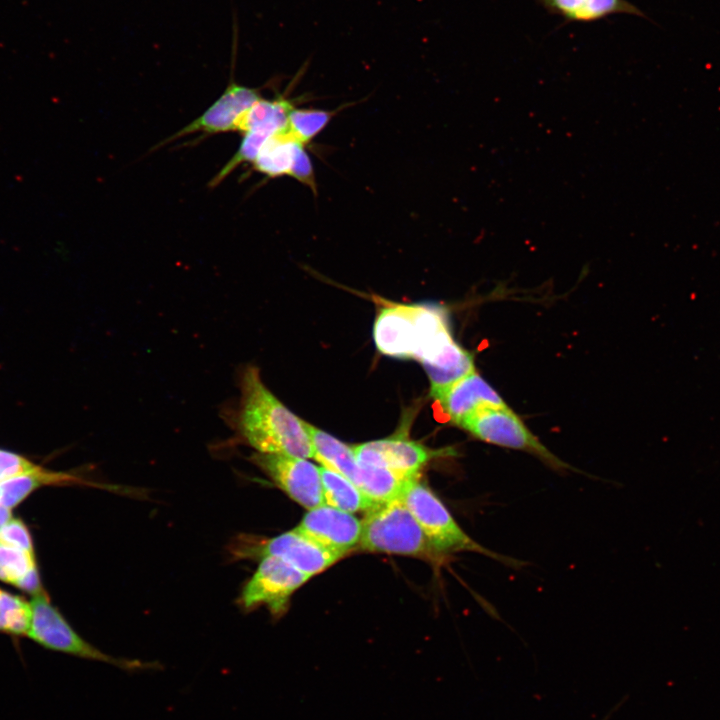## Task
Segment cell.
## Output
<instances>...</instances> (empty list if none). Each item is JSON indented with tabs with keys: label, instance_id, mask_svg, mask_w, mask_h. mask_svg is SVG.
<instances>
[{
	"label": "cell",
	"instance_id": "1",
	"mask_svg": "<svg viewBox=\"0 0 720 720\" xmlns=\"http://www.w3.org/2000/svg\"><path fill=\"white\" fill-rule=\"evenodd\" d=\"M240 392L235 426L243 441L258 453L314 458L304 421L265 386L257 367L242 370Z\"/></svg>",
	"mask_w": 720,
	"mask_h": 720
},
{
	"label": "cell",
	"instance_id": "2",
	"mask_svg": "<svg viewBox=\"0 0 720 720\" xmlns=\"http://www.w3.org/2000/svg\"><path fill=\"white\" fill-rule=\"evenodd\" d=\"M400 498L414 516L433 549L446 561L452 554L472 552L512 568H521L526 564L490 550L470 537L420 477L407 483Z\"/></svg>",
	"mask_w": 720,
	"mask_h": 720
},
{
	"label": "cell",
	"instance_id": "3",
	"mask_svg": "<svg viewBox=\"0 0 720 720\" xmlns=\"http://www.w3.org/2000/svg\"><path fill=\"white\" fill-rule=\"evenodd\" d=\"M358 549L424 559L433 564L446 560L431 546L401 498L380 504L365 513Z\"/></svg>",
	"mask_w": 720,
	"mask_h": 720
},
{
	"label": "cell",
	"instance_id": "4",
	"mask_svg": "<svg viewBox=\"0 0 720 720\" xmlns=\"http://www.w3.org/2000/svg\"><path fill=\"white\" fill-rule=\"evenodd\" d=\"M27 636L41 646L79 658L105 662L126 671L159 669L158 662L113 657L83 639L50 603L44 590L33 595Z\"/></svg>",
	"mask_w": 720,
	"mask_h": 720
},
{
	"label": "cell",
	"instance_id": "5",
	"mask_svg": "<svg viewBox=\"0 0 720 720\" xmlns=\"http://www.w3.org/2000/svg\"><path fill=\"white\" fill-rule=\"evenodd\" d=\"M228 550L234 559L239 560L275 557L311 577L325 571L343 558L296 528L272 538L239 535L232 540Z\"/></svg>",
	"mask_w": 720,
	"mask_h": 720
},
{
	"label": "cell",
	"instance_id": "6",
	"mask_svg": "<svg viewBox=\"0 0 720 720\" xmlns=\"http://www.w3.org/2000/svg\"><path fill=\"white\" fill-rule=\"evenodd\" d=\"M459 427L485 443L532 454L554 470H575L542 444L506 404L483 408Z\"/></svg>",
	"mask_w": 720,
	"mask_h": 720
},
{
	"label": "cell",
	"instance_id": "7",
	"mask_svg": "<svg viewBox=\"0 0 720 720\" xmlns=\"http://www.w3.org/2000/svg\"><path fill=\"white\" fill-rule=\"evenodd\" d=\"M254 574L241 589L238 602L245 611L266 607L274 617L283 615L291 596L311 576L275 557L261 558Z\"/></svg>",
	"mask_w": 720,
	"mask_h": 720
},
{
	"label": "cell",
	"instance_id": "8",
	"mask_svg": "<svg viewBox=\"0 0 720 720\" xmlns=\"http://www.w3.org/2000/svg\"><path fill=\"white\" fill-rule=\"evenodd\" d=\"M251 461L291 499L307 510L325 504L319 467L307 459L256 452Z\"/></svg>",
	"mask_w": 720,
	"mask_h": 720
},
{
	"label": "cell",
	"instance_id": "9",
	"mask_svg": "<svg viewBox=\"0 0 720 720\" xmlns=\"http://www.w3.org/2000/svg\"><path fill=\"white\" fill-rule=\"evenodd\" d=\"M352 450L360 465L387 468L409 478L420 477L421 470L431 460L449 452L430 449L401 436L356 444Z\"/></svg>",
	"mask_w": 720,
	"mask_h": 720
},
{
	"label": "cell",
	"instance_id": "10",
	"mask_svg": "<svg viewBox=\"0 0 720 720\" xmlns=\"http://www.w3.org/2000/svg\"><path fill=\"white\" fill-rule=\"evenodd\" d=\"M295 528L344 557L358 548L362 525L352 513L323 504L308 510Z\"/></svg>",
	"mask_w": 720,
	"mask_h": 720
},
{
	"label": "cell",
	"instance_id": "11",
	"mask_svg": "<svg viewBox=\"0 0 720 720\" xmlns=\"http://www.w3.org/2000/svg\"><path fill=\"white\" fill-rule=\"evenodd\" d=\"M431 395L447 420L457 426L483 408L506 404L475 370Z\"/></svg>",
	"mask_w": 720,
	"mask_h": 720
},
{
	"label": "cell",
	"instance_id": "12",
	"mask_svg": "<svg viewBox=\"0 0 720 720\" xmlns=\"http://www.w3.org/2000/svg\"><path fill=\"white\" fill-rule=\"evenodd\" d=\"M416 304H389L378 313L373 329L379 352L395 358L414 359L416 347Z\"/></svg>",
	"mask_w": 720,
	"mask_h": 720
},
{
	"label": "cell",
	"instance_id": "13",
	"mask_svg": "<svg viewBox=\"0 0 720 720\" xmlns=\"http://www.w3.org/2000/svg\"><path fill=\"white\" fill-rule=\"evenodd\" d=\"M260 98L256 89L230 83L220 98L200 117L167 138L163 144L199 131L206 134L233 131L237 117Z\"/></svg>",
	"mask_w": 720,
	"mask_h": 720
},
{
	"label": "cell",
	"instance_id": "14",
	"mask_svg": "<svg viewBox=\"0 0 720 720\" xmlns=\"http://www.w3.org/2000/svg\"><path fill=\"white\" fill-rule=\"evenodd\" d=\"M90 485L115 490L111 485H103L88 481L68 472L45 470L38 466L30 473L13 477L0 482V504L11 509L17 506L31 492L46 485ZM119 490V489H118Z\"/></svg>",
	"mask_w": 720,
	"mask_h": 720
},
{
	"label": "cell",
	"instance_id": "15",
	"mask_svg": "<svg viewBox=\"0 0 720 720\" xmlns=\"http://www.w3.org/2000/svg\"><path fill=\"white\" fill-rule=\"evenodd\" d=\"M304 423L313 447L314 459L321 463L323 467L331 469L354 482L359 470V464L352 446L344 444L323 430L306 422Z\"/></svg>",
	"mask_w": 720,
	"mask_h": 720
},
{
	"label": "cell",
	"instance_id": "16",
	"mask_svg": "<svg viewBox=\"0 0 720 720\" xmlns=\"http://www.w3.org/2000/svg\"><path fill=\"white\" fill-rule=\"evenodd\" d=\"M304 145L288 126L273 133L253 162L257 171L269 176L289 175L297 148Z\"/></svg>",
	"mask_w": 720,
	"mask_h": 720
},
{
	"label": "cell",
	"instance_id": "17",
	"mask_svg": "<svg viewBox=\"0 0 720 720\" xmlns=\"http://www.w3.org/2000/svg\"><path fill=\"white\" fill-rule=\"evenodd\" d=\"M319 470L325 504L352 514L377 506L345 476L323 466Z\"/></svg>",
	"mask_w": 720,
	"mask_h": 720
},
{
	"label": "cell",
	"instance_id": "18",
	"mask_svg": "<svg viewBox=\"0 0 720 720\" xmlns=\"http://www.w3.org/2000/svg\"><path fill=\"white\" fill-rule=\"evenodd\" d=\"M413 479L387 468L359 464L353 483L375 504L380 505L400 498L407 483Z\"/></svg>",
	"mask_w": 720,
	"mask_h": 720
},
{
	"label": "cell",
	"instance_id": "19",
	"mask_svg": "<svg viewBox=\"0 0 720 720\" xmlns=\"http://www.w3.org/2000/svg\"><path fill=\"white\" fill-rule=\"evenodd\" d=\"M293 108L290 101L283 97L273 100L261 97L237 117L233 131L244 134L264 128L278 131L287 126L288 115Z\"/></svg>",
	"mask_w": 720,
	"mask_h": 720
},
{
	"label": "cell",
	"instance_id": "20",
	"mask_svg": "<svg viewBox=\"0 0 720 720\" xmlns=\"http://www.w3.org/2000/svg\"><path fill=\"white\" fill-rule=\"evenodd\" d=\"M32 621L30 603L21 597L0 591V631L27 636Z\"/></svg>",
	"mask_w": 720,
	"mask_h": 720
},
{
	"label": "cell",
	"instance_id": "21",
	"mask_svg": "<svg viewBox=\"0 0 720 720\" xmlns=\"http://www.w3.org/2000/svg\"><path fill=\"white\" fill-rule=\"evenodd\" d=\"M275 132L272 129L264 128L245 133L238 151L213 178L210 186L220 184L240 164L254 162L266 140Z\"/></svg>",
	"mask_w": 720,
	"mask_h": 720
},
{
	"label": "cell",
	"instance_id": "22",
	"mask_svg": "<svg viewBox=\"0 0 720 720\" xmlns=\"http://www.w3.org/2000/svg\"><path fill=\"white\" fill-rule=\"evenodd\" d=\"M331 113L315 109H295L288 115L287 126L304 145L310 142L328 124Z\"/></svg>",
	"mask_w": 720,
	"mask_h": 720
},
{
	"label": "cell",
	"instance_id": "23",
	"mask_svg": "<svg viewBox=\"0 0 720 720\" xmlns=\"http://www.w3.org/2000/svg\"><path fill=\"white\" fill-rule=\"evenodd\" d=\"M34 567L33 553L0 542V580L15 585Z\"/></svg>",
	"mask_w": 720,
	"mask_h": 720
},
{
	"label": "cell",
	"instance_id": "24",
	"mask_svg": "<svg viewBox=\"0 0 720 720\" xmlns=\"http://www.w3.org/2000/svg\"><path fill=\"white\" fill-rule=\"evenodd\" d=\"M619 13L647 18L640 8L627 0H588L579 22L596 21Z\"/></svg>",
	"mask_w": 720,
	"mask_h": 720
},
{
	"label": "cell",
	"instance_id": "25",
	"mask_svg": "<svg viewBox=\"0 0 720 720\" xmlns=\"http://www.w3.org/2000/svg\"><path fill=\"white\" fill-rule=\"evenodd\" d=\"M0 542L33 553L31 535L20 519H10L0 529Z\"/></svg>",
	"mask_w": 720,
	"mask_h": 720
},
{
	"label": "cell",
	"instance_id": "26",
	"mask_svg": "<svg viewBox=\"0 0 720 720\" xmlns=\"http://www.w3.org/2000/svg\"><path fill=\"white\" fill-rule=\"evenodd\" d=\"M37 467L19 454L0 449V482L30 473Z\"/></svg>",
	"mask_w": 720,
	"mask_h": 720
},
{
	"label": "cell",
	"instance_id": "27",
	"mask_svg": "<svg viewBox=\"0 0 720 720\" xmlns=\"http://www.w3.org/2000/svg\"><path fill=\"white\" fill-rule=\"evenodd\" d=\"M550 13L559 15L568 22H579L588 0H539Z\"/></svg>",
	"mask_w": 720,
	"mask_h": 720
},
{
	"label": "cell",
	"instance_id": "28",
	"mask_svg": "<svg viewBox=\"0 0 720 720\" xmlns=\"http://www.w3.org/2000/svg\"><path fill=\"white\" fill-rule=\"evenodd\" d=\"M289 176L307 185L313 192H316L313 165L309 155L304 149V145H300L296 150Z\"/></svg>",
	"mask_w": 720,
	"mask_h": 720
},
{
	"label": "cell",
	"instance_id": "29",
	"mask_svg": "<svg viewBox=\"0 0 720 720\" xmlns=\"http://www.w3.org/2000/svg\"><path fill=\"white\" fill-rule=\"evenodd\" d=\"M14 586L33 595L43 590L36 567L25 574Z\"/></svg>",
	"mask_w": 720,
	"mask_h": 720
},
{
	"label": "cell",
	"instance_id": "30",
	"mask_svg": "<svg viewBox=\"0 0 720 720\" xmlns=\"http://www.w3.org/2000/svg\"><path fill=\"white\" fill-rule=\"evenodd\" d=\"M11 519L10 509L0 504V529Z\"/></svg>",
	"mask_w": 720,
	"mask_h": 720
},
{
	"label": "cell",
	"instance_id": "31",
	"mask_svg": "<svg viewBox=\"0 0 720 720\" xmlns=\"http://www.w3.org/2000/svg\"><path fill=\"white\" fill-rule=\"evenodd\" d=\"M1 591V590H0Z\"/></svg>",
	"mask_w": 720,
	"mask_h": 720
}]
</instances>
